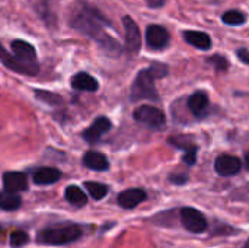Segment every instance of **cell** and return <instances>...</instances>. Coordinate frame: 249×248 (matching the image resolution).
<instances>
[{
	"instance_id": "32",
	"label": "cell",
	"mask_w": 249,
	"mask_h": 248,
	"mask_svg": "<svg viewBox=\"0 0 249 248\" xmlns=\"http://www.w3.org/2000/svg\"><path fill=\"white\" fill-rule=\"evenodd\" d=\"M1 232H3V229H1V225H0V235H1Z\"/></svg>"
},
{
	"instance_id": "17",
	"label": "cell",
	"mask_w": 249,
	"mask_h": 248,
	"mask_svg": "<svg viewBox=\"0 0 249 248\" xmlns=\"http://www.w3.org/2000/svg\"><path fill=\"white\" fill-rule=\"evenodd\" d=\"M83 165L93 171H107L109 168V162L105 155L96 151H89L83 156Z\"/></svg>"
},
{
	"instance_id": "13",
	"label": "cell",
	"mask_w": 249,
	"mask_h": 248,
	"mask_svg": "<svg viewBox=\"0 0 249 248\" xmlns=\"http://www.w3.org/2000/svg\"><path fill=\"white\" fill-rule=\"evenodd\" d=\"M3 186L6 191L10 193H19L25 191L28 189V178L26 174L18 172V171H10L3 175Z\"/></svg>"
},
{
	"instance_id": "18",
	"label": "cell",
	"mask_w": 249,
	"mask_h": 248,
	"mask_svg": "<svg viewBox=\"0 0 249 248\" xmlns=\"http://www.w3.org/2000/svg\"><path fill=\"white\" fill-rule=\"evenodd\" d=\"M184 38L188 44L194 45L198 50H209L212 47V39L206 32L200 31H185Z\"/></svg>"
},
{
	"instance_id": "2",
	"label": "cell",
	"mask_w": 249,
	"mask_h": 248,
	"mask_svg": "<svg viewBox=\"0 0 249 248\" xmlns=\"http://www.w3.org/2000/svg\"><path fill=\"white\" fill-rule=\"evenodd\" d=\"M168 75V67L165 64H152L147 69H143L137 73L133 86H131V99H156L158 91L155 88V80Z\"/></svg>"
},
{
	"instance_id": "31",
	"label": "cell",
	"mask_w": 249,
	"mask_h": 248,
	"mask_svg": "<svg viewBox=\"0 0 249 248\" xmlns=\"http://www.w3.org/2000/svg\"><path fill=\"white\" fill-rule=\"evenodd\" d=\"M242 248H249V240L248 241H247V243H245V246H244V247Z\"/></svg>"
},
{
	"instance_id": "15",
	"label": "cell",
	"mask_w": 249,
	"mask_h": 248,
	"mask_svg": "<svg viewBox=\"0 0 249 248\" xmlns=\"http://www.w3.org/2000/svg\"><path fill=\"white\" fill-rule=\"evenodd\" d=\"M61 178V171L53 167H44V168H38L34 175L32 180L35 184L38 186H50L57 183Z\"/></svg>"
},
{
	"instance_id": "28",
	"label": "cell",
	"mask_w": 249,
	"mask_h": 248,
	"mask_svg": "<svg viewBox=\"0 0 249 248\" xmlns=\"http://www.w3.org/2000/svg\"><path fill=\"white\" fill-rule=\"evenodd\" d=\"M144 1L150 7H162L165 4V0H144Z\"/></svg>"
},
{
	"instance_id": "24",
	"label": "cell",
	"mask_w": 249,
	"mask_h": 248,
	"mask_svg": "<svg viewBox=\"0 0 249 248\" xmlns=\"http://www.w3.org/2000/svg\"><path fill=\"white\" fill-rule=\"evenodd\" d=\"M29 241V237H28V234L26 232H23V231H13L12 234H10V246L13 248H19L22 247V246H25L26 243Z\"/></svg>"
},
{
	"instance_id": "1",
	"label": "cell",
	"mask_w": 249,
	"mask_h": 248,
	"mask_svg": "<svg viewBox=\"0 0 249 248\" xmlns=\"http://www.w3.org/2000/svg\"><path fill=\"white\" fill-rule=\"evenodd\" d=\"M70 26L77 32L95 39L104 50L109 54H118L121 51L120 42L107 31L111 26V22L95 7L79 3L70 16Z\"/></svg>"
},
{
	"instance_id": "19",
	"label": "cell",
	"mask_w": 249,
	"mask_h": 248,
	"mask_svg": "<svg viewBox=\"0 0 249 248\" xmlns=\"http://www.w3.org/2000/svg\"><path fill=\"white\" fill-rule=\"evenodd\" d=\"M22 205V199L20 196H18L16 193H10V191H0V209L12 212L19 209Z\"/></svg>"
},
{
	"instance_id": "12",
	"label": "cell",
	"mask_w": 249,
	"mask_h": 248,
	"mask_svg": "<svg viewBox=\"0 0 249 248\" xmlns=\"http://www.w3.org/2000/svg\"><path fill=\"white\" fill-rule=\"evenodd\" d=\"M209 96L206 92L203 91H197L194 92L190 99H188V108L191 111V114L197 118H203L207 115L209 113Z\"/></svg>"
},
{
	"instance_id": "25",
	"label": "cell",
	"mask_w": 249,
	"mask_h": 248,
	"mask_svg": "<svg viewBox=\"0 0 249 248\" xmlns=\"http://www.w3.org/2000/svg\"><path fill=\"white\" fill-rule=\"evenodd\" d=\"M209 63H212V64L214 66V69L219 70V72H225V70L229 67V61H228L223 56H219V54L212 56V57L209 58Z\"/></svg>"
},
{
	"instance_id": "7",
	"label": "cell",
	"mask_w": 249,
	"mask_h": 248,
	"mask_svg": "<svg viewBox=\"0 0 249 248\" xmlns=\"http://www.w3.org/2000/svg\"><path fill=\"white\" fill-rule=\"evenodd\" d=\"M123 25L125 29V44H127V50L130 53H137L140 50L142 45V35H140V29L136 23V20L125 15L123 16Z\"/></svg>"
},
{
	"instance_id": "26",
	"label": "cell",
	"mask_w": 249,
	"mask_h": 248,
	"mask_svg": "<svg viewBox=\"0 0 249 248\" xmlns=\"http://www.w3.org/2000/svg\"><path fill=\"white\" fill-rule=\"evenodd\" d=\"M185 149V155H184V161L188 164V165H194L196 161H197V146L194 145H188Z\"/></svg>"
},
{
	"instance_id": "30",
	"label": "cell",
	"mask_w": 249,
	"mask_h": 248,
	"mask_svg": "<svg viewBox=\"0 0 249 248\" xmlns=\"http://www.w3.org/2000/svg\"><path fill=\"white\" fill-rule=\"evenodd\" d=\"M245 165H247V168L249 170V152L247 153V156H245Z\"/></svg>"
},
{
	"instance_id": "11",
	"label": "cell",
	"mask_w": 249,
	"mask_h": 248,
	"mask_svg": "<svg viewBox=\"0 0 249 248\" xmlns=\"http://www.w3.org/2000/svg\"><path fill=\"white\" fill-rule=\"evenodd\" d=\"M10 48H12L13 56L18 57L20 61L28 63V64L36 63V51L29 42L22 41V39H15V41H12Z\"/></svg>"
},
{
	"instance_id": "29",
	"label": "cell",
	"mask_w": 249,
	"mask_h": 248,
	"mask_svg": "<svg viewBox=\"0 0 249 248\" xmlns=\"http://www.w3.org/2000/svg\"><path fill=\"white\" fill-rule=\"evenodd\" d=\"M171 181L175 183V184H184L187 181V175H182V177H178V175H172L171 177Z\"/></svg>"
},
{
	"instance_id": "27",
	"label": "cell",
	"mask_w": 249,
	"mask_h": 248,
	"mask_svg": "<svg viewBox=\"0 0 249 248\" xmlns=\"http://www.w3.org/2000/svg\"><path fill=\"white\" fill-rule=\"evenodd\" d=\"M236 56H238V58H239L242 63L249 64V50L248 48H239V50L236 51Z\"/></svg>"
},
{
	"instance_id": "23",
	"label": "cell",
	"mask_w": 249,
	"mask_h": 248,
	"mask_svg": "<svg viewBox=\"0 0 249 248\" xmlns=\"http://www.w3.org/2000/svg\"><path fill=\"white\" fill-rule=\"evenodd\" d=\"M34 94H35V96L39 101H42L45 104H50V105H57V104L63 102V99H61V96L58 94H53V92H47V91H39V89H36Z\"/></svg>"
},
{
	"instance_id": "10",
	"label": "cell",
	"mask_w": 249,
	"mask_h": 248,
	"mask_svg": "<svg viewBox=\"0 0 249 248\" xmlns=\"http://www.w3.org/2000/svg\"><path fill=\"white\" fill-rule=\"evenodd\" d=\"M214 168H216V171H217L219 175H222V177H232V175H236L241 171L242 162L236 156H232V155H220L216 159Z\"/></svg>"
},
{
	"instance_id": "9",
	"label": "cell",
	"mask_w": 249,
	"mask_h": 248,
	"mask_svg": "<svg viewBox=\"0 0 249 248\" xmlns=\"http://www.w3.org/2000/svg\"><path fill=\"white\" fill-rule=\"evenodd\" d=\"M146 42L155 50H162L169 42V34L166 28L160 25H149L146 29Z\"/></svg>"
},
{
	"instance_id": "6",
	"label": "cell",
	"mask_w": 249,
	"mask_h": 248,
	"mask_svg": "<svg viewBox=\"0 0 249 248\" xmlns=\"http://www.w3.org/2000/svg\"><path fill=\"white\" fill-rule=\"evenodd\" d=\"M0 61L10 70L16 72V73H22V75H28V76H34L38 73V64H28V63H23L20 61L18 57L9 54L3 45L0 44Z\"/></svg>"
},
{
	"instance_id": "5",
	"label": "cell",
	"mask_w": 249,
	"mask_h": 248,
	"mask_svg": "<svg viewBox=\"0 0 249 248\" xmlns=\"http://www.w3.org/2000/svg\"><path fill=\"white\" fill-rule=\"evenodd\" d=\"M181 221H182V225L193 234H201L207 229V219L197 209L184 208L181 210Z\"/></svg>"
},
{
	"instance_id": "3",
	"label": "cell",
	"mask_w": 249,
	"mask_h": 248,
	"mask_svg": "<svg viewBox=\"0 0 249 248\" xmlns=\"http://www.w3.org/2000/svg\"><path fill=\"white\" fill-rule=\"evenodd\" d=\"M82 237V228L76 224H60L41 229L36 235L38 243L48 246H64Z\"/></svg>"
},
{
	"instance_id": "20",
	"label": "cell",
	"mask_w": 249,
	"mask_h": 248,
	"mask_svg": "<svg viewBox=\"0 0 249 248\" xmlns=\"http://www.w3.org/2000/svg\"><path fill=\"white\" fill-rule=\"evenodd\" d=\"M66 200L73 206H85L88 203V197L83 190L77 186H69L64 191Z\"/></svg>"
},
{
	"instance_id": "16",
	"label": "cell",
	"mask_w": 249,
	"mask_h": 248,
	"mask_svg": "<svg viewBox=\"0 0 249 248\" xmlns=\"http://www.w3.org/2000/svg\"><path fill=\"white\" fill-rule=\"evenodd\" d=\"M71 86L77 91L95 92L99 88L98 80L86 72H79L71 77Z\"/></svg>"
},
{
	"instance_id": "14",
	"label": "cell",
	"mask_w": 249,
	"mask_h": 248,
	"mask_svg": "<svg viewBox=\"0 0 249 248\" xmlns=\"http://www.w3.org/2000/svg\"><path fill=\"white\" fill-rule=\"evenodd\" d=\"M147 197L146 191L142 189H128L118 194V205L124 209H133Z\"/></svg>"
},
{
	"instance_id": "8",
	"label": "cell",
	"mask_w": 249,
	"mask_h": 248,
	"mask_svg": "<svg viewBox=\"0 0 249 248\" xmlns=\"http://www.w3.org/2000/svg\"><path fill=\"white\" fill-rule=\"evenodd\" d=\"M111 127H112V123H111L107 117H99V118H96V120L92 123V126H89V127L83 132L82 137H83L88 143H96L104 134H107V133L111 130Z\"/></svg>"
},
{
	"instance_id": "21",
	"label": "cell",
	"mask_w": 249,
	"mask_h": 248,
	"mask_svg": "<svg viewBox=\"0 0 249 248\" xmlns=\"http://www.w3.org/2000/svg\"><path fill=\"white\" fill-rule=\"evenodd\" d=\"M85 187H86L88 193L92 196V199H95V200H101V199H104L108 194V187L105 184H101V183L86 181Z\"/></svg>"
},
{
	"instance_id": "4",
	"label": "cell",
	"mask_w": 249,
	"mask_h": 248,
	"mask_svg": "<svg viewBox=\"0 0 249 248\" xmlns=\"http://www.w3.org/2000/svg\"><path fill=\"white\" fill-rule=\"evenodd\" d=\"M133 115H134L136 121L146 124L149 127H153V129H160L166 123L165 113L160 108L153 107V105H142V107L136 108Z\"/></svg>"
},
{
	"instance_id": "22",
	"label": "cell",
	"mask_w": 249,
	"mask_h": 248,
	"mask_svg": "<svg viewBox=\"0 0 249 248\" xmlns=\"http://www.w3.org/2000/svg\"><path fill=\"white\" fill-rule=\"evenodd\" d=\"M222 20L226 23V25H231V26H236V25H242L245 23L247 18L242 12L239 10H228L223 13L222 16Z\"/></svg>"
}]
</instances>
